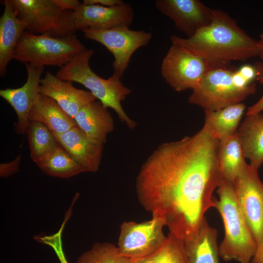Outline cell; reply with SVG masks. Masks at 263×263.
<instances>
[{"instance_id":"28","label":"cell","mask_w":263,"mask_h":263,"mask_svg":"<svg viewBox=\"0 0 263 263\" xmlns=\"http://www.w3.org/2000/svg\"><path fill=\"white\" fill-rule=\"evenodd\" d=\"M257 80L263 84V61L256 62L253 65ZM263 111V94L255 104L247 108L245 115L261 113Z\"/></svg>"},{"instance_id":"26","label":"cell","mask_w":263,"mask_h":263,"mask_svg":"<svg viewBox=\"0 0 263 263\" xmlns=\"http://www.w3.org/2000/svg\"><path fill=\"white\" fill-rule=\"evenodd\" d=\"M133 263H188L185 242L169 232L164 244L157 250Z\"/></svg>"},{"instance_id":"16","label":"cell","mask_w":263,"mask_h":263,"mask_svg":"<svg viewBox=\"0 0 263 263\" xmlns=\"http://www.w3.org/2000/svg\"><path fill=\"white\" fill-rule=\"evenodd\" d=\"M55 137L59 145L86 171L95 172L98 169L103 144L89 139L78 126Z\"/></svg>"},{"instance_id":"27","label":"cell","mask_w":263,"mask_h":263,"mask_svg":"<svg viewBox=\"0 0 263 263\" xmlns=\"http://www.w3.org/2000/svg\"><path fill=\"white\" fill-rule=\"evenodd\" d=\"M77 263H133L123 255L117 246L108 243L94 244L92 247L82 254Z\"/></svg>"},{"instance_id":"15","label":"cell","mask_w":263,"mask_h":263,"mask_svg":"<svg viewBox=\"0 0 263 263\" xmlns=\"http://www.w3.org/2000/svg\"><path fill=\"white\" fill-rule=\"evenodd\" d=\"M72 82L60 79L47 72L40 81V93L54 99L68 115L74 119L79 111L88 103L95 100L89 91L77 89Z\"/></svg>"},{"instance_id":"18","label":"cell","mask_w":263,"mask_h":263,"mask_svg":"<svg viewBox=\"0 0 263 263\" xmlns=\"http://www.w3.org/2000/svg\"><path fill=\"white\" fill-rule=\"evenodd\" d=\"M78 127L91 140L103 144L114 129L113 118L100 102L94 100L83 107L75 116Z\"/></svg>"},{"instance_id":"33","label":"cell","mask_w":263,"mask_h":263,"mask_svg":"<svg viewBox=\"0 0 263 263\" xmlns=\"http://www.w3.org/2000/svg\"><path fill=\"white\" fill-rule=\"evenodd\" d=\"M251 262L252 263H263V243L257 246L256 253Z\"/></svg>"},{"instance_id":"10","label":"cell","mask_w":263,"mask_h":263,"mask_svg":"<svg viewBox=\"0 0 263 263\" xmlns=\"http://www.w3.org/2000/svg\"><path fill=\"white\" fill-rule=\"evenodd\" d=\"M233 184L239 207L258 246L263 243V183L258 169L247 164Z\"/></svg>"},{"instance_id":"20","label":"cell","mask_w":263,"mask_h":263,"mask_svg":"<svg viewBox=\"0 0 263 263\" xmlns=\"http://www.w3.org/2000/svg\"><path fill=\"white\" fill-rule=\"evenodd\" d=\"M29 120L43 124L55 136L77 126L75 120L54 99L41 94L30 113Z\"/></svg>"},{"instance_id":"11","label":"cell","mask_w":263,"mask_h":263,"mask_svg":"<svg viewBox=\"0 0 263 263\" xmlns=\"http://www.w3.org/2000/svg\"><path fill=\"white\" fill-rule=\"evenodd\" d=\"M164 222L157 217L140 223L124 222L121 225L117 247L125 257L135 260L158 249L167 239Z\"/></svg>"},{"instance_id":"22","label":"cell","mask_w":263,"mask_h":263,"mask_svg":"<svg viewBox=\"0 0 263 263\" xmlns=\"http://www.w3.org/2000/svg\"><path fill=\"white\" fill-rule=\"evenodd\" d=\"M217 237V230L205 217L195 237L185 242L188 263H219Z\"/></svg>"},{"instance_id":"23","label":"cell","mask_w":263,"mask_h":263,"mask_svg":"<svg viewBox=\"0 0 263 263\" xmlns=\"http://www.w3.org/2000/svg\"><path fill=\"white\" fill-rule=\"evenodd\" d=\"M219 163L222 179L233 184L247 165L237 132L220 141Z\"/></svg>"},{"instance_id":"8","label":"cell","mask_w":263,"mask_h":263,"mask_svg":"<svg viewBox=\"0 0 263 263\" xmlns=\"http://www.w3.org/2000/svg\"><path fill=\"white\" fill-rule=\"evenodd\" d=\"M215 68L201 56L172 43L162 60L161 74L172 88L182 92L193 89L208 71Z\"/></svg>"},{"instance_id":"6","label":"cell","mask_w":263,"mask_h":263,"mask_svg":"<svg viewBox=\"0 0 263 263\" xmlns=\"http://www.w3.org/2000/svg\"><path fill=\"white\" fill-rule=\"evenodd\" d=\"M87 49L75 34L55 37L26 31L18 43L14 59L34 68L45 66L61 67Z\"/></svg>"},{"instance_id":"24","label":"cell","mask_w":263,"mask_h":263,"mask_svg":"<svg viewBox=\"0 0 263 263\" xmlns=\"http://www.w3.org/2000/svg\"><path fill=\"white\" fill-rule=\"evenodd\" d=\"M36 164L46 174L61 178H69L80 173L87 172L60 145Z\"/></svg>"},{"instance_id":"31","label":"cell","mask_w":263,"mask_h":263,"mask_svg":"<svg viewBox=\"0 0 263 263\" xmlns=\"http://www.w3.org/2000/svg\"><path fill=\"white\" fill-rule=\"evenodd\" d=\"M54 2L61 9L74 11L82 2L77 0H54Z\"/></svg>"},{"instance_id":"25","label":"cell","mask_w":263,"mask_h":263,"mask_svg":"<svg viewBox=\"0 0 263 263\" xmlns=\"http://www.w3.org/2000/svg\"><path fill=\"white\" fill-rule=\"evenodd\" d=\"M25 133L30 157L36 164L59 145L54 134L39 122L29 121Z\"/></svg>"},{"instance_id":"4","label":"cell","mask_w":263,"mask_h":263,"mask_svg":"<svg viewBox=\"0 0 263 263\" xmlns=\"http://www.w3.org/2000/svg\"><path fill=\"white\" fill-rule=\"evenodd\" d=\"M94 53L93 50L87 49L78 54L60 67L56 75L62 80L83 85L105 107L113 109L121 122L130 129H133L136 122L128 116L121 105L122 101L131 94V90L123 85L121 78L114 74L107 79L96 74L89 64Z\"/></svg>"},{"instance_id":"13","label":"cell","mask_w":263,"mask_h":263,"mask_svg":"<svg viewBox=\"0 0 263 263\" xmlns=\"http://www.w3.org/2000/svg\"><path fill=\"white\" fill-rule=\"evenodd\" d=\"M76 30H103L119 26L129 27L134 16L133 9L127 3L113 7L82 2L73 12Z\"/></svg>"},{"instance_id":"32","label":"cell","mask_w":263,"mask_h":263,"mask_svg":"<svg viewBox=\"0 0 263 263\" xmlns=\"http://www.w3.org/2000/svg\"><path fill=\"white\" fill-rule=\"evenodd\" d=\"M82 3L85 4H96L105 7H113L121 5L125 2L122 0H84Z\"/></svg>"},{"instance_id":"34","label":"cell","mask_w":263,"mask_h":263,"mask_svg":"<svg viewBox=\"0 0 263 263\" xmlns=\"http://www.w3.org/2000/svg\"><path fill=\"white\" fill-rule=\"evenodd\" d=\"M259 51V56L263 61V31L260 36L259 40L257 41Z\"/></svg>"},{"instance_id":"9","label":"cell","mask_w":263,"mask_h":263,"mask_svg":"<svg viewBox=\"0 0 263 263\" xmlns=\"http://www.w3.org/2000/svg\"><path fill=\"white\" fill-rule=\"evenodd\" d=\"M85 38L104 45L113 55V73L121 78L131 58L139 48L147 45L152 38L150 33L131 30L128 26L108 29L82 30Z\"/></svg>"},{"instance_id":"12","label":"cell","mask_w":263,"mask_h":263,"mask_svg":"<svg viewBox=\"0 0 263 263\" xmlns=\"http://www.w3.org/2000/svg\"><path fill=\"white\" fill-rule=\"evenodd\" d=\"M154 3L158 10L172 19L188 38L212 20L213 9L199 0H156Z\"/></svg>"},{"instance_id":"21","label":"cell","mask_w":263,"mask_h":263,"mask_svg":"<svg viewBox=\"0 0 263 263\" xmlns=\"http://www.w3.org/2000/svg\"><path fill=\"white\" fill-rule=\"evenodd\" d=\"M245 109V105L239 103L218 110H206L202 130L219 141L230 136L237 132Z\"/></svg>"},{"instance_id":"30","label":"cell","mask_w":263,"mask_h":263,"mask_svg":"<svg viewBox=\"0 0 263 263\" xmlns=\"http://www.w3.org/2000/svg\"><path fill=\"white\" fill-rule=\"evenodd\" d=\"M49 245L54 249L60 263H69L63 251L61 237L56 236L52 238L49 243Z\"/></svg>"},{"instance_id":"3","label":"cell","mask_w":263,"mask_h":263,"mask_svg":"<svg viewBox=\"0 0 263 263\" xmlns=\"http://www.w3.org/2000/svg\"><path fill=\"white\" fill-rule=\"evenodd\" d=\"M219 199L213 202L224 224L225 236L219 246V255L225 261L232 260L250 263L257 244L239 207L233 184L222 180L217 188Z\"/></svg>"},{"instance_id":"14","label":"cell","mask_w":263,"mask_h":263,"mask_svg":"<svg viewBox=\"0 0 263 263\" xmlns=\"http://www.w3.org/2000/svg\"><path fill=\"white\" fill-rule=\"evenodd\" d=\"M27 78L21 87L7 88L0 90V96L14 110L17 116L15 131L23 134L29 123L30 113L38 100L40 93L39 86L44 68H34L25 64Z\"/></svg>"},{"instance_id":"2","label":"cell","mask_w":263,"mask_h":263,"mask_svg":"<svg viewBox=\"0 0 263 263\" xmlns=\"http://www.w3.org/2000/svg\"><path fill=\"white\" fill-rule=\"evenodd\" d=\"M179 45L207 61L215 68L229 67L233 61H245L259 56L257 41L246 34L225 12L213 9L207 26L187 38L170 37Z\"/></svg>"},{"instance_id":"19","label":"cell","mask_w":263,"mask_h":263,"mask_svg":"<svg viewBox=\"0 0 263 263\" xmlns=\"http://www.w3.org/2000/svg\"><path fill=\"white\" fill-rule=\"evenodd\" d=\"M245 115L237 133L245 158L258 169L263 164V113Z\"/></svg>"},{"instance_id":"29","label":"cell","mask_w":263,"mask_h":263,"mask_svg":"<svg viewBox=\"0 0 263 263\" xmlns=\"http://www.w3.org/2000/svg\"><path fill=\"white\" fill-rule=\"evenodd\" d=\"M21 155L19 154L13 161L0 164V176L7 178L18 172L19 170V165Z\"/></svg>"},{"instance_id":"7","label":"cell","mask_w":263,"mask_h":263,"mask_svg":"<svg viewBox=\"0 0 263 263\" xmlns=\"http://www.w3.org/2000/svg\"><path fill=\"white\" fill-rule=\"evenodd\" d=\"M18 16L26 25L27 31L37 35L65 37L77 30L73 11L60 8L54 0H11Z\"/></svg>"},{"instance_id":"5","label":"cell","mask_w":263,"mask_h":263,"mask_svg":"<svg viewBox=\"0 0 263 263\" xmlns=\"http://www.w3.org/2000/svg\"><path fill=\"white\" fill-rule=\"evenodd\" d=\"M188 98L191 104L205 111H215L241 103L256 91V85L248 82L237 71L229 67L208 71L201 79Z\"/></svg>"},{"instance_id":"1","label":"cell","mask_w":263,"mask_h":263,"mask_svg":"<svg viewBox=\"0 0 263 263\" xmlns=\"http://www.w3.org/2000/svg\"><path fill=\"white\" fill-rule=\"evenodd\" d=\"M219 144L202 129L163 143L143 163L136 177L142 206L185 242L195 237L204 214L215 207L212 194L223 180Z\"/></svg>"},{"instance_id":"17","label":"cell","mask_w":263,"mask_h":263,"mask_svg":"<svg viewBox=\"0 0 263 263\" xmlns=\"http://www.w3.org/2000/svg\"><path fill=\"white\" fill-rule=\"evenodd\" d=\"M4 12L0 18V75L6 73L7 66L14 59L15 49L27 31L24 22L17 16L11 0L3 1Z\"/></svg>"}]
</instances>
